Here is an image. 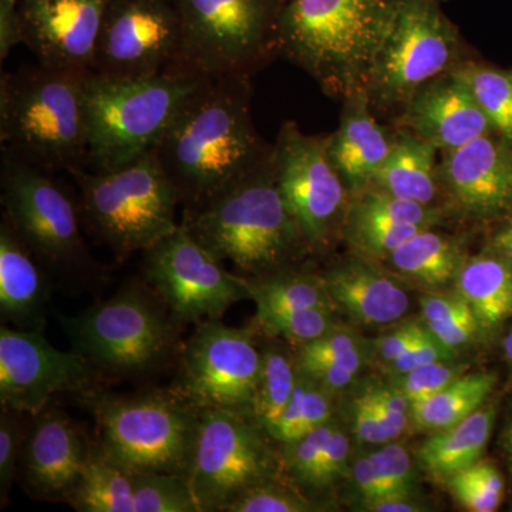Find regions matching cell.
<instances>
[{
  "instance_id": "cell-45",
  "label": "cell",
  "mask_w": 512,
  "mask_h": 512,
  "mask_svg": "<svg viewBox=\"0 0 512 512\" xmlns=\"http://www.w3.org/2000/svg\"><path fill=\"white\" fill-rule=\"evenodd\" d=\"M349 451L348 436L336 426L303 485L309 488H326L335 483L348 467Z\"/></svg>"
},
{
  "instance_id": "cell-36",
  "label": "cell",
  "mask_w": 512,
  "mask_h": 512,
  "mask_svg": "<svg viewBox=\"0 0 512 512\" xmlns=\"http://www.w3.org/2000/svg\"><path fill=\"white\" fill-rule=\"evenodd\" d=\"M426 229L419 225L399 224L366 214V212L350 208L348 220H346V234L350 242L359 248L363 254L377 256V258H389L400 245L417 232Z\"/></svg>"
},
{
  "instance_id": "cell-39",
  "label": "cell",
  "mask_w": 512,
  "mask_h": 512,
  "mask_svg": "<svg viewBox=\"0 0 512 512\" xmlns=\"http://www.w3.org/2000/svg\"><path fill=\"white\" fill-rule=\"evenodd\" d=\"M352 207L399 224L419 225L424 228H433L440 221L439 211L431 205L394 197L373 185L360 192Z\"/></svg>"
},
{
  "instance_id": "cell-41",
  "label": "cell",
  "mask_w": 512,
  "mask_h": 512,
  "mask_svg": "<svg viewBox=\"0 0 512 512\" xmlns=\"http://www.w3.org/2000/svg\"><path fill=\"white\" fill-rule=\"evenodd\" d=\"M447 362L430 363V365L417 367L402 375H394L392 386L397 392L402 393L410 406L419 403L421 400L429 399L430 396L440 392L441 389L463 375L464 367Z\"/></svg>"
},
{
  "instance_id": "cell-29",
  "label": "cell",
  "mask_w": 512,
  "mask_h": 512,
  "mask_svg": "<svg viewBox=\"0 0 512 512\" xmlns=\"http://www.w3.org/2000/svg\"><path fill=\"white\" fill-rule=\"evenodd\" d=\"M389 261L400 274L427 286L446 285L457 278L463 266L458 242L431 228L407 239L389 256Z\"/></svg>"
},
{
  "instance_id": "cell-28",
  "label": "cell",
  "mask_w": 512,
  "mask_h": 512,
  "mask_svg": "<svg viewBox=\"0 0 512 512\" xmlns=\"http://www.w3.org/2000/svg\"><path fill=\"white\" fill-rule=\"evenodd\" d=\"M493 373H470L458 376L429 399L410 406V419L417 430L439 431L466 419L485 403L494 390Z\"/></svg>"
},
{
  "instance_id": "cell-7",
  "label": "cell",
  "mask_w": 512,
  "mask_h": 512,
  "mask_svg": "<svg viewBox=\"0 0 512 512\" xmlns=\"http://www.w3.org/2000/svg\"><path fill=\"white\" fill-rule=\"evenodd\" d=\"M100 450L128 474L187 478L200 412L173 390L138 396L101 394L89 400Z\"/></svg>"
},
{
  "instance_id": "cell-34",
  "label": "cell",
  "mask_w": 512,
  "mask_h": 512,
  "mask_svg": "<svg viewBox=\"0 0 512 512\" xmlns=\"http://www.w3.org/2000/svg\"><path fill=\"white\" fill-rule=\"evenodd\" d=\"M329 390L299 373L298 383L284 414L269 437L289 444L332 420V399Z\"/></svg>"
},
{
  "instance_id": "cell-17",
  "label": "cell",
  "mask_w": 512,
  "mask_h": 512,
  "mask_svg": "<svg viewBox=\"0 0 512 512\" xmlns=\"http://www.w3.org/2000/svg\"><path fill=\"white\" fill-rule=\"evenodd\" d=\"M99 373L76 350L50 345L42 330L0 328L2 409L35 417L56 394L89 389Z\"/></svg>"
},
{
  "instance_id": "cell-32",
  "label": "cell",
  "mask_w": 512,
  "mask_h": 512,
  "mask_svg": "<svg viewBox=\"0 0 512 512\" xmlns=\"http://www.w3.org/2000/svg\"><path fill=\"white\" fill-rule=\"evenodd\" d=\"M295 357L279 348L262 352V370L252 420L269 436L284 414L298 383Z\"/></svg>"
},
{
  "instance_id": "cell-8",
  "label": "cell",
  "mask_w": 512,
  "mask_h": 512,
  "mask_svg": "<svg viewBox=\"0 0 512 512\" xmlns=\"http://www.w3.org/2000/svg\"><path fill=\"white\" fill-rule=\"evenodd\" d=\"M60 322L72 349L109 375H141L177 348L178 322L154 291L126 289Z\"/></svg>"
},
{
  "instance_id": "cell-1",
  "label": "cell",
  "mask_w": 512,
  "mask_h": 512,
  "mask_svg": "<svg viewBox=\"0 0 512 512\" xmlns=\"http://www.w3.org/2000/svg\"><path fill=\"white\" fill-rule=\"evenodd\" d=\"M249 76L205 77L151 153L185 211L221 192L271 157L252 124Z\"/></svg>"
},
{
  "instance_id": "cell-24",
  "label": "cell",
  "mask_w": 512,
  "mask_h": 512,
  "mask_svg": "<svg viewBox=\"0 0 512 512\" xmlns=\"http://www.w3.org/2000/svg\"><path fill=\"white\" fill-rule=\"evenodd\" d=\"M28 245L8 222L0 227V313L18 329L42 330L46 285Z\"/></svg>"
},
{
  "instance_id": "cell-44",
  "label": "cell",
  "mask_w": 512,
  "mask_h": 512,
  "mask_svg": "<svg viewBox=\"0 0 512 512\" xmlns=\"http://www.w3.org/2000/svg\"><path fill=\"white\" fill-rule=\"evenodd\" d=\"M22 414L2 409L0 417V497L5 504L22 457L26 436L20 424Z\"/></svg>"
},
{
  "instance_id": "cell-57",
  "label": "cell",
  "mask_w": 512,
  "mask_h": 512,
  "mask_svg": "<svg viewBox=\"0 0 512 512\" xmlns=\"http://www.w3.org/2000/svg\"><path fill=\"white\" fill-rule=\"evenodd\" d=\"M504 353L507 357L508 363L512 367V329L508 332V335L504 339Z\"/></svg>"
},
{
  "instance_id": "cell-51",
  "label": "cell",
  "mask_w": 512,
  "mask_h": 512,
  "mask_svg": "<svg viewBox=\"0 0 512 512\" xmlns=\"http://www.w3.org/2000/svg\"><path fill=\"white\" fill-rule=\"evenodd\" d=\"M424 326L429 329L434 338L453 352L468 345L476 338L477 330L481 328L476 315L450 320V322L429 323V325L424 323Z\"/></svg>"
},
{
  "instance_id": "cell-16",
  "label": "cell",
  "mask_w": 512,
  "mask_h": 512,
  "mask_svg": "<svg viewBox=\"0 0 512 512\" xmlns=\"http://www.w3.org/2000/svg\"><path fill=\"white\" fill-rule=\"evenodd\" d=\"M276 184L308 245L325 244L342 217L346 185L329 156V137L285 123L274 146Z\"/></svg>"
},
{
  "instance_id": "cell-30",
  "label": "cell",
  "mask_w": 512,
  "mask_h": 512,
  "mask_svg": "<svg viewBox=\"0 0 512 512\" xmlns=\"http://www.w3.org/2000/svg\"><path fill=\"white\" fill-rule=\"evenodd\" d=\"M82 512H134L133 477L94 444L82 478L66 498Z\"/></svg>"
},
{
  "instance_id": "cell-38",
  "label": "cell",
  "mask_w": 512,
  "mask_h": 512,
  "mask_svg": "<svg viewBox=\"0 0 512 512\" xmlns=\"http://www.w3.org/2000/svg\"><path fill=\"white\" fill-rule=\"evenodd\" d=\"M258 319L265 335L279 336L289 345L301 348L306 343L328 333L333 326V309L308 308L298 311L272 313Z\"/></svg>"
},
{
  "instance_id": "cell-50",
  "label": "cell",
  "mask_w": 512,
  "mask_h": 512,
  "mask_svg": "<svg viewBox=\"0 0 512 512\" xmlns=\"http://www.w3.org/2000/svg\"><path fill=\"white\" fill-rule=\"evenodd\" d=\"M421 315L424 323L450 322L476 315L466 299L460 295H429L421 299Z\"/></svg>"
},
{
  "instance_id": "cell-26",
  "label": "cell",
  "mask_w": 512,
  "mask_h": 512,
  "mask_svg": "<svg viewBox=\"0 0 512 512\" xmlns=\"http://www.w3.org/2000/svg\"><path fill=\"white\" fill-rule=\"evenodd\" d=\"M495 410L478 409L447 429L434 431L417 450L419 463L431 477L448 480L480 461L493 433Z\"/></svg>"
},
{
  "instance_id": "cell-2",
  "label": "cell",
  "mask_w": 512,
  "mask_h": 512,
  "mask_svg": "<svg viewBox=\"0 0 512 512\" xmlns=\"http://www.w3.org/2000/svg\"><path fill=\"white\" fill-rule=\"evenodd\" d=\"M406 0H286L278 53L328 94L366 92L370 74Z\"/></svg>"
},
{
  "instance_id": "cell-53",
  "label": "cell",
  "mask_w": 512,
  "mask_h": 512,
  "mask_svg": "<svg viewBox=\"0 0 512 512\" xmlns=\"http://www.w3.org/2000/svg\"><path fill=\"white\" fill-rule=\"evenodd\" d=\"M352 476L357 491L363 497V503L386 497V487H384L382 478L377 473L375 464L369 456L357 458L355 466H353Z\"/></svg>"
},
{
  "instance_id": "cell-10",
  "label": "cell",
  "mask_w": 512,
  "mask_h": 512,
  "mask_svg": "<svg viewBox=\"0 0 512 512\" xmlns=\"http://www.w3.org/2000/svg\"><path fill=\"white\" fill-rule=\"evenodd\" d=\"M458 55L456 29L436 0H406L370 74V106L406 110L421 87L456 69Z\"/></svg>"
},
{
  "instance_id": "cell-47",
  "label": "cell",
  "mask_w": 512,
  "mask_h": 512,
  "mask_svg": "<svg viewBox=\"0 0 512 512\" xmlns=\"http://www.w3.org/2000/svg\"><path fill=\"white\" fill-rule=\"evenodd\" d=\"M456 357V352L446 348L443 343L434 338L427 329L426 335L410 346L402 356L389 363L390 372L393 375H402L417 367L430 365V363L447 362Z\"/></svg>"
},
{
  "instance_id": "cell-59",
  "label": "cell",
  "mask_w": 512,
  "mask_h": 512,
  "mask_svg": "<svg viewBox=\"0 0 512 512\" xmlns=\"http://www.w3.org/2000/svg\"><path fill=\"white\" fill-rule=\"evenodd\" d=\"M510 227L512 228V221L510 222Z\"/></svg>"
},
{
  "instance_id": "cell-11",
  "label": "cell",
  "mask_w": 512,
  "mask_h": 512,
  "mask_svg": "<svg viewBox=\"0 0 512 512\" xmlns=\"http://www.w3.org/2000/svg\"><path fill=\"white\" fill-rule=\"evenodd\" d=\"M262 433L254 420L241 414L200 412L187 474L200 512H227L249 488L276 478L279 460Z\"/></svg>"
},
{
  "instance_id": "cell-40",
  "label": "cell",
  "mask_w": 512,
  "mask_h": 512,
  "mask_svg": "<svg viewBox=\"0 0 512 512\" xmlns=\"http://www.w3.org/2000/svg\"><path fill=\"white\" fill-rule=\"evenodd\" d=\"M315 505L298 491L276 483V478L249 488L234 501L227 512H308Z\"/></svg>"
},
{
  "instance_id": "cell-18",
  "label": "cell",
  "mask_w": 512,
  "mask_h": 512,
  "mask_svg": "<svg viewBox=\"0 0 512 512\" xmlns=\"http://www.w3.org/2000/svg\"><path fill=\"white\" fill-rule=\"evenodd\" d=\"M107 0H19L22 43L43 66L92 72Z\"/></svg>"
},
{
  "instance_id": "cell-9",
  "label": "cell",
  "mask_w": 512,
  "mask_h": 512,
  "mask_svg": "<svg viewBox=\"0 0 512 512\" xmlns=\"http://www.w3.org/2000/svg\"><path fill=\"white\" fill-rule=\"evenodd\" d=\"M183 29L181 72L249 76L278 52L284 0H173Z\"/></svg>"
},
{
  "instance_id": "cell-48",
  "label": "cell",
  "mask_w": 512,
  "mask_h": 512,
  "mask_svg": "<svg viewBox=\"0 0 512 512\" xmlns=\"http://www.w3.org/2000/svg\"><path fill=\"white\" fill-rule=\"evenodd\" d=\"M363 362H365V349L346 362L312 366L298 372L325 387L329 392H338L353 382Z\"/></svg>"
},
{
  "instance_id": "cell-60",
  "label": "cell",
  "mask_w": 512,
  "mask_h": 512,
  "mask_svg": "<svg viewBox=\"0 0 512 512\" xmlns=\"http://www.w3.org/2000/svg\"><path fill=\"white\" fill-rule=\"evenodd\" d=\"M284 2H286V0H284Z\"/></svg>"
},
{
  "instance_id": "cell-33",
  "label": "cell",
  "mask_w": 512,
  "mask_h": 512,
  "mask_svg": "<svg viewBox=\"0 0 512 512\" xmlns=\"http://www.w3.org/2000/svg\"><path fill=\"white\" fill-rule=\"evenodd\" d=\"M454 73L466 83L498 136L512 143V72L460 63Z\"/></svg>"
},
{
  "instance_id": "cell-46",
  "label": "cell",
  "mask_w": 512,
  "mask_h": 512,
  "mask_svg": "<svg viewBox=\"0 0 512 512\" xmlns=\"http://www.w3.org/2000/svg\"><path fill=\"white\" fill-rule=\"evenodd\" d=\"M365 393L375 406L376 412L382 417L390 439H397L412 423L409 400L402 393L397 392L392 384H389V386H372Z\"/></svg>"
},
{
  "instance_id": "cell-23",
  "label": "cell",
  "mask_w": 512,
  "mask_h": 512,
  "mask_svg": "<svg viewBox=\"0 0 512 512\" xmlns=\"http://www.w3.org/2000/svg\"><path fill=\"white\" fill-rule=\"evenodd\" d=\"M323 279L335 305L365 325L396 322L410 306L409 295L402 286L363 262L339 266Z\"/></svg>"
},
{
  "instance_id": "cell-12",
  "label": "cell",
  "mask_w": 512,
  "mask_h": 512,
  "mask_svg": "<svg viewBox=\"0 0 512 512\" xmlns=\"http://www.w3.org/2000/svg\"><path fill=\"white\" fill-rule=\"evenodd\" d=\"M171 390L198 412L222 410L252 419L262 353L251 329L220 320L198 323L181 352Z\"/></svg>"
},
{
  "instance_id": "cell-43",
  "label": "cell",
  "mask_w": 512,
  "mask_h": 512,
  "mask_svg": "<svg viewBox=\"0 0 512 512\" xmlns=\"http://www.w3.org/2000/svg\"><path fill=\"white\" fill-rule=\"evenodd\" d=\"M377 473L382 478L387 495L412 494L414 471L412 458L399 444H386L369 454Z\"/></svg>"
},
{
  "instance_id": "cell-4",
  "label": "cell",
  "mask_w": 512,
  "mask_h": 512,
  "mask_svg": "<svg viewBox=\"0 0 512 512\" xmlns=\"http://www.w3.org/2000/svg\"><path fill=\"white\" fill-rule=\"evenodd\" d=\"M181 225L242 275L274 271L308 245L276 184L274 151L214 200L185 211Z\"/></svg>"
},
{
  "instance_id": "cell-42",
  "label": "cell",
  "mask_w": 512,
  "mask_h": 512,
  "mask_svg": "<svg viewBox=\"0 0 512 512\" xmlns=\"http://www.w3.org/2000/svg\"><path fill=\"white\" fill-rule=\"evenodd\" d=\"M362 350L363 346L355 335L333 328L320 338L296 350V367L302 370L312 366L346 362Z\"/></svg>"
},
{
  "instance_id": "cell-25",
  "label": "cell",
  "mask_w": 512,
  "mask_h": 512,
  "mask_svg": "<svg viewBox=\"0 0 512 512\" xmlns=\"http://www.w3.org/2000/svg\"><path fill=\"white\" fill-rule=\"evenodd\" d=\"M437 151L412 131H403L394 140L389 157L377 171L373 187L403 200L431 205L441 180Z\"/></svg>"
},
{
  "instance_id": "cell-54",
  "label": "cell",
  "mask_w": 512,
  "mask_h": 512,
  "mask_svg": "<svg viewBox=\"0 0 512 512\" xmlns=\"http://www.w3.org/2000/svg\"><path fill=\"white\" fill-rule=\"evenodd\" d=\"M19 3L0 0V59L5 60L10 50L22 43Z\"/></svg>"
},
{
  "instance_id": "cell-58",
  "label": "cell",
  "mask_w": 512,
  "mask_h": 512,
  "mask_svg": "<svg viewBox=\"0 0 512 512\" xmlns=\"http://www.w3.org/2000/svg\"><path fill=\"white\" fill-rule=\"evenodd\" d=\"M9 2L19 3V0H9Z\"/></svg>"
},
{
  "instance_id": "cell-37",
  "label": "cell",
  "mask_w": 512,
  "mask_h": 512,
  "mask_svg": "<svg viewBox=\"0 0 512 512\" xmlns=\"http://www.w3.org/2000/svg\"><path fill=\"white\" fill-rule=\"evenodd\" d=\"M458 503L468 511L493 512L504 495V478L493 464L477 461L447 480Z\"/></svg>"
},
{
  "instance_id": "cell-21",
  "label": "cell",
  "mask_w": 512,
  "mask_h": 512,
  "mask_svg": "<svg viewBox=\"0 0 512 512\" xmlns=\"http://www.w3.org/2000/svg\"><path fill=\"white\" fill-rule=\"evenodd\" d=\"M92 447L66 414L43 410L36 414L23 444L26 481L37 493L69 497L82 478Z\"/></svg>"
},
{
  "instance_id": "cell-56",
  "label": "cell",
  "mask_w": 512,
  "mask_h": 512,
  "mask_svg": "<svg viewBox=\"0 0 512 512\" xmlns=\"http://www.w3.org/2000/svg\"><path fill=\"white\" fill-rule=\"evenodd\" d=\"M504 450L507 451L508 456L512 458V421L510 426L507 427L503 436Z\"/></svg>"
},
{
  "instance_id": "cell-52",
  "label": "cell",
  "mask_w": 512,
  "mask_h": 512,
  "mask_svg": "<svg viewBox=\"0 0 512 512\" xmlns=\"http://www.w3.org/2000/svg\"><path fill=\"white\" fill-rule=\"evenodd\" d=\"M427 333L426 326L406 325L394 330L390 335L377 340L375 349L377 356L386 363H392L397 357L402 356L410 346L414 345Z\"/></svg>"
},
{
  "instance_id": "cell-27",
  "label": "cell",
  "mask_w": 512,
  "mask_h": 512,
  "mask_svg": "<svg viewBox=\"0 0 512 512\" xmlns=\"http://www.w3.org/2000/svg\"><path fill=\"white\" fill-rule=\"evenodd\" d=\"M457 293L476 313L481 328L493 329L512 316V264L503 256L468 259L458 271Z\"/></svg>"
},
{
  "instance_id": "cell-35",
  "label": "cell",
  "mask_w": 512,
  "mask_h": 512,
  "mask_svg": "<svg viewBox=\"0 0 512 512\" xmlns=\"http://www.w3.org/2000/svg\"><path fill=\"white\" fill-rule=\"evenodd\" d=\"M131 477L134 512H200L187 478L165 473Z\"/></svg>"
},
{
  "instance_id": "cell-22",
  "label": "cell",
  "mask_w": 512,
  "mask_h": 512,
  "mask_svg": "<svg viewBox=\"0 0 512 512\" xmlns=\"http://www.w3.org/2000/svg\"><path fill=\"white\" fill-rule=\"evenodd\" d=\"M346 100L339 130L329 137V156L346 187L362 192L372 185L396 137L387 136L372 116L366 92Z\"/></svg>"
},
{
  "instance_id": "cell-55",
  "label": "cell",
  "mask_w": 512,
  "mask_h": 512,
  "mask_svg": "<svg viewBox=\"0 0 512 512\" xmlns=\"http://www.w3.org/2000/svg\"><path fill=\"white\" fill-rule=\"evenodd\" d=\"M363 510L373 512H417L424 511L421 505L414 501L412 494H390L386 497L363 503Z\"/></svg>"
},
{
  "instance_id": "cell-31",
  "label": "cell",
  "mask_w": 512,
  "mask_h": 512,
  "mask_svg": "<svg viewBox=\"0 0 512 512\" xmlns=\"http://www.w3.org/2000/svg\"><path fill=\"white\" fill-rule=\"evenodd\" d=\"M247 282L251 299L258 308L256 318L298 309L336 308L325 279L318 276L284 274L266 279H247Z\"/></svg>"
},
{
  "instance_id": "cell-6",
  "label": "cell",
  "mask_w": 512,
  "mask_h": 512,
  "mask_svg": "<svg viewBox=\"0 0 512 512\" xmlns=\"http://www.w3.org/2000/svg\"><path fill=\"white\" fill-rule=\"evenodd\" d=\"M80 190L82 220L116 258L146 252L180 227L177 192L153 153L111 171L70 173Z\"/></svg>"
},
{
  "instance_id": "cell-19",
  "label": "cell",
  "mask_w": 512,
  "mask_h": 512,
  "mask_svg": "<svg viewBox=\"0 0 512 512\" xmlns=\"http://www.w3.org/2000/svg\"><path fill=\"white\" fill-rule=\"evenodd\" d=\"M440 178L461 210L478 218L512 212V143L487 134L443 151Z\"/></svg>"
},
{
  "instance_id": "cell-3",
  "label": "cell",
  "mask_w": 512,
  "mask_h": 512,
  "mask_svg": "<svg viewBox=\"0 0 512 512\" xmlns=\"http://www.w3.org/2000/svg\"><path fill=\"white\" fill-rule=\"evenodd\" d=\"M90 70L22 66L0 80L3 154L40 170L90 164L86 83Z\"/></svg>"
},
{
  "instance_id": "cell-15",
  "label": "cell",
  "mask_w": 512,
  "mask_h": 512,
  "mask_svg": "<svg viewBox=\"0 0 512 512\" xmlns=\"http://www.w3.org/2000/svg\"><path fill=\"white\" fill-rule=\"evenodd\" d=\"M46 173L3 154L5 221L33 254L47 264L66 266L83 254L82 212L62 185Z\"/></svg>"
},
{
  "instance_id": "cell-49",
  "label": "cell",
  "mask_w": 512,
  "mask_h": 512,
  "mask_svg": "<svg viewBox=\"0 0 512 512\" xmlns=\"http://www.w3.org/2000/svg\"><path fill=\"white\" fill-rule=\"evenodd\" d=\"M353 431L362 443L386 444L392 441L382 417L376 412L366 393L357 397L353 403Z\"/></svg>"
},
{
  "instance_id": "cell-5",
  "label": "cell",
  "mask_w": 512,
  "mask_h": 512,
  "mask_svg": "<svg viewBox=\"0 0 512 512\" xmlns=\"http://www.w3.org/2000/svg\"><path fill=\"white\" fill-rule=\"evenodd\" d=\"M205 77L164 73L109 77L86 83L90 164L111 171L150 154Z\"/></svg>"
},
{
  "instance_id": "cell-14",
  "label": "cell",
  "mask_w": 512,
  "mask_h": 512,
  "mask_svg": "<svg viewBox=\"0 0 512 512\" xmlns=\"http://www.w3.org/2000/svg\"><path fill=\"white\" fill-rule=\"evenodd\" d=\"M181 53L183 29L173 0H107L93 73L109 77L183 73Z\"/></svg>"
},
{
  "instance_id": "cell-13",
  "label": "cell",
  "mask_w": 512,
  "mask_h": 512,
  "mask_svg": "<svg viewBox=\"0 0 512 512\" xmlns=\"http://www.w3.org/2000/svg\"><path fill=\"white\" fill-rule=\"evenodd\" d=\"M144 254L147 284L178 323L220 320L251 298L247 279L227 271L181 224Z\"/></svg>"
},
{
  "instance_id": "cell-20",
  "label": "cell",
  "mask_w": 512,
  "mask_h": 512,
  "mask_svg": "<svg viewBox=\"0 0 512 512\" xmlns=\"http://www.w3.org/2000/svg\"><path fill=\"white\" fill-rule=\"evenodd\" d=\"M403 123L440 151L454 150L494 133L490 120L454 70L414 94L404 110Z\"/></svg>"
}]
</instances>
